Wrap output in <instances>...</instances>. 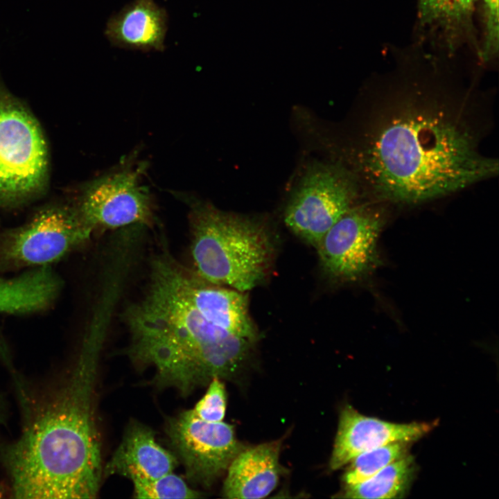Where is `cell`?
I'll return each instance as SVG.
<instances>
[{
	"label": "cell",
	"mask_w": 499,
	"mask_h": 499,
	"mask_svg": "<svg viewBox=\"0 0 499 499\" xmlns=\"http://www.w3.org/2000/svg\"><path fill=\"white\" fill-rule=\"evenodd\" d=\"M454 78L399 69L371 82L347 167L364 199L415 206L497 175L498 159L482 149L490 99Z\"/></svg>",
	"instance_id": "6da1fadb"
},
{
	"label": "cell",
	"mask_w": 499,
	"mask_h": 499,
	"mask_svg": "<svg viewBox=\"0 0 499 499\" xmlns=\"http://www.w3.org/2000/svg\"><path fill=\"white\" fill-rule=\"evenodd\" d=\"M109 319L94 312L74 362L51 382L30 389L15 378L21 431L0 448L13 498L82 499L98 494L103 466L96 385Z\"/></svg>",
	"instance_id": "7a4b0ae2"
},
{
	"label": "cell",
	"mask_w": 499,
	"mask_h": 499,
	"mask_svg": "<svg viewBox=\"0 0 499 499\" xmlns=\"http://www.w3.org/2000/svg\"><path fill=\"white\" fill-rule=\"evenodd\" d=\"M128 354L155 368L153 383L183 396L214 378L233 377L253 342L208 321L175 288L158 256L152 260L143 297L125 311Z\"/></svg>",
	"instance_id": "3957f363"
},
{
	"label": "cell",
	"mask_w": 499,
	"mask_h": 499,
	"mask_svg": "<svg viewBox=\"0 0 499 499\" xmlns=\"http://www.w3.org/2000/svg\"><path fill=\"white\" fill-rule=\"evenodd\" d=\"M190 216L197 274L211 283L242 292L264 280L274 252L265 227L199 202L192 204Z\"/></svg>",
	"instance_id": "277c9868"
},
{
	"label": "cell",
	"mask_w": 499,
	"mask_h": 499,
	"mask_svg": "<svg viewBox=\"0 0 499 499\" xmlns=\"http://www.w3.org/2000/svg\"><path fill=\"white\" fill-rule=\"evenodd\" d=\"M48 180V151L31 112L0 78V206L14 207L38 196Z\"/></svg>",
	"instance_id": "5b68a950"
},
{
	"label": "cell",
	"mask_w": 499,
	"mask_h": 499,
	"mask_svg": "<svg viewBox=\"0 0 499 499\" xmlns=\"http://www.w3.org/2000/svg\"><path fill=\"white\" fill-rule=\"evenodd\" d=\"M363 199L353 173L341 163L309 166L287 204L284 221L306 243L317 247L329 229Z\"/></svg>",
	"instance_id": "8992f818"
},
{
	"label": "cell",
	"mask_w": 499,
	"mask_h": 499,
	"mask_svg": "<svg viewBox=\"0 0 499 499\" xmlns=\"http://www.w3.org/2000/svg\"><path fill=\"white\" fill-rule=\"evenodd\" d=\"M93 229L76 206L50 205L0 234V269L49 266L87 241Z\"/></svg>",
	"instance_id": "52a82bcc"
},
{
	"label": "cell",
	"mask_w": 499,
	"mask_h": 499,
	"mask_svg": "<svg viewBox=\"0 0 499 499\" xmlns=\"http://www.w3.org/2000/svg\"><path fill=\"white\" fill-rule=\"evenodd\" d=\"M388 205L365 200L349 209L325 234L316 250L324 271L339 282H353L380 264L377 243Z\"/></svg>",
	"instance_id": "ba28073f"
},
{
	"label": "cell",
	"mask_w": 499,
	"mask_h": 499,
	"mask_svg": "<svg viewBox=\"0 0 499 499\" xmlns=\"http://www.w3.org/2000/svg\"><path fill=\"white\" fill-rule=\"evenodd\" d=\"M166 434L192 483L209 487L243 450L234 427L201 419L193 410L170 419Z\"/></svg>",
	"instance_id": "9c48e42d"
},
{
	"label": "cell",
	"mask_w": 499,
	"mask_h": 499,
	"mask_svg": "<svg viewBox=\"0 0 499 499\" xmlns=\"http://www.w3.org/2000/svg\"><path fill=\"white\" fill-rule=\"evenodd\" d=\"M141 169L123 167L87 184L76 205L93 229L150 226L152 202L141 184Z\"/></svg>",
	"instance_id": "30bf717a"
},
{
	"label": "cell",
	"mask_w": 499,
	"mask_h": 499,
	"mask_svg": "<svg viewBox=\"0 0 499 499\" xmlns=\"http://www.w3.org/2000/svg\"><path fill=\"white\" fill-rule=\"evenodd\" d=\"M177 290L208 321L254 342L256 328L249 313L247 292L216 285L186 269L164 249L158 253Z\"/></svg>",
	"instance_id": "8fae6325"
},
{
	"label": "cell",
	"mask_w": 499,
	"mask_h": 499,
	"mask_svg": "<svg viewBox=\"0 0 499 499\" xmlns=\"http://www.w3.org/2000/svg\"><path fill=\"white\" fill-rule=\"evenodd\" d=\"M433 427V423H397L367 417L347 405L340 414L330 468L339 469L358 455L389 443L417 441Z\"/></svg>",
	"instance_id": "7c38bea8"
},
{
	"label": "cell",
	"mask_w": 499,
	"mask_h": 499,
	"mask_svg": "<svg viewBox=\"0 0 499 499\" xmlns=\"http://www.w3.org/2000/svg\"><path fill=\"white\" fill-rule=\"evenodd\" d=\"M175 455L156 441L154 432L139 423H132L103 470L104 475H119L134 480H153L173 472Z\"/></svg>",
	"instance_id": "4fadbf2b"
},
{
	"label": "cell",
	"mask_w": 499,
	"mask_h": 499,
	"mask_svg": "<svg viewBox=\"0 0 499 499\" xmlns=\"http://www.w3.org/2000/svg\"><path fill=\"white\" fill-rule=\"evenodd\" d=\"M168 19L166 10L153 0H134L108 19L105 35L119 48L163 51Z\"/></svg>",
	"instance_id": "5bb4252c"
},
{
	"label": "cell",
	"mask_w": 499,
	"mask_h": 499,
	"mask_svg": "<svg viewBox=\"0 0 499 499\" xmlns=\"http://www.w3.org/2000/svg\"><path fill=\"white\" fill-rule=\"evenodd\" d=\"M280 445L272 441L243 449L227 469L224 497L254 499L268 496L276 488L281 472Z\"/></svg>",
	"instance_id": "9a60e30c"
},
{
	"label": "cell",
	"mask_w": 499,
	"mask_h": 499,
	"mask_svg": "<svg viewBox=\"0 0 499 499\" xmlns=\"http://www.w3.org/2000/svg\"><path fill=\"white\" fill-rule=\"evenodd\" d=\"M414 472V460L408 454L361 482L346 484L342 497L367 499L403 498L410 487Z\"/></svg>",
	"instance_id": "2e32d148"
},
{
	"label": "cell",
	"mask_w": 499,
	"mask_h": 499,
	"mask_svg": "<svg viewBox=\"0 0 499 499\" xmlns=\"http://www.w3.org/2000/svg\"><path fill=\"white\" fill-rule=\"evenodd\" d=\"M478 0H447L435 28L440 31L449 51H454L464 43L476 47L473 12Z\"/></svg>",
	"instance_id": "e0dca14e"
},
{
	"label": "cell",
	"mask_w": 499,
	"mask_h": 499,
	"mask_svg": "<svg viewBox=\"0 0 499 499\" xmlns=\"http://www.w3.org/2000/svg\"><path fill=\"white\" fill-rule=\"evenodd\" d=\"M410 444L408 441L392 442L358 455L349 462L343 475L345 485L361 482L405 457L408 454Z\"/></svg>",
	"instance_id": "ac0fdd59"
},
{
	"label": "cell",
	"mask_w": 499,
	"mask_h": 499,
	"mask_svg": "<svg viewBox=\"0 0 499 499\" xmlns=\"http://www.w3.org/2000/svg\"><path fill=\"white\" fill-rule=\"evenodd\" d=\"M134 497L137 498H198L200 492L190 488L173 472L153 480H134Z\"/></svg>",
	"instance_id": "d6986e66"
},
{
	"label": "cell",
	"mask_w": 499,
	"mask_h": 499,
	"mask_svg": "<svg viewBox=\"0 0 499 499\" xmlns=\"http://www.w3.org/2000/svg\"><path fill=\"white\" fill-rule=\"evenodd\" d=\"M498 0H482L483 36L479 58L488 63L497 58L499 49Z\"/></svg>",
	"instance_id": "ffe728a7"
},
{
	"label": "cell",
	"mask_w": 499,
	"mask_h": 499,
	"mask_svg": "<svg viewBox=\"0 0 499 499\" xmlns=\"http://www.w3.org/2000/svg\"><path fill=\"white\" fill-rule=\"evenodd\" d=\"M192 410L196 416L204 421H222L226 410V392L220 378H214L210 381L207 392Z\"/></svg>",
	"instance_id": "44dd1931"
},
{
	"label": "cell",
	"mask_w": 499,
	"mask_h": 499,
	"mask_svg": "<svg viewBox=\"0 0 499 499\" xmlns=\"http://www.w3.org/2000/svg\"><path fill=\"white\" fill-rule=\"evenodd\" d=\"M447 0H417L418 17L421 28H435Z\"/></svg>",
	"instance_id": "7402d4cb"
},
{
	"label": "cell",
	"mask_w": 499,
	"mask_h": 499,
	"mask_svg": "<svg viewBox=\"0 0 499 499\" xmlns=\"http://www.w3.org/2000/svg\"><path fill=\"white\" fill-rule=\"evenodd\" d=\"M8 416V411L5 399L0 395V424L5 423Z\"/></svg>",
	"instance_id": "603a6c76"
},
{
	"label": "cell",
	"mask_w": 499,
	"mask_h": 499,
	"mask_svg": "<svg viewBox=\"0 0 499 499\" xmlns=\"http://www.w3.org/2000/svg\"><path fill=\"white\" fill-rule=\"evenodd\" d=\"M7 493L6 489L0 484V498H5Z\"/></svg>",
	"instance_id": "cb8c5ba5"
}]
</instances>
